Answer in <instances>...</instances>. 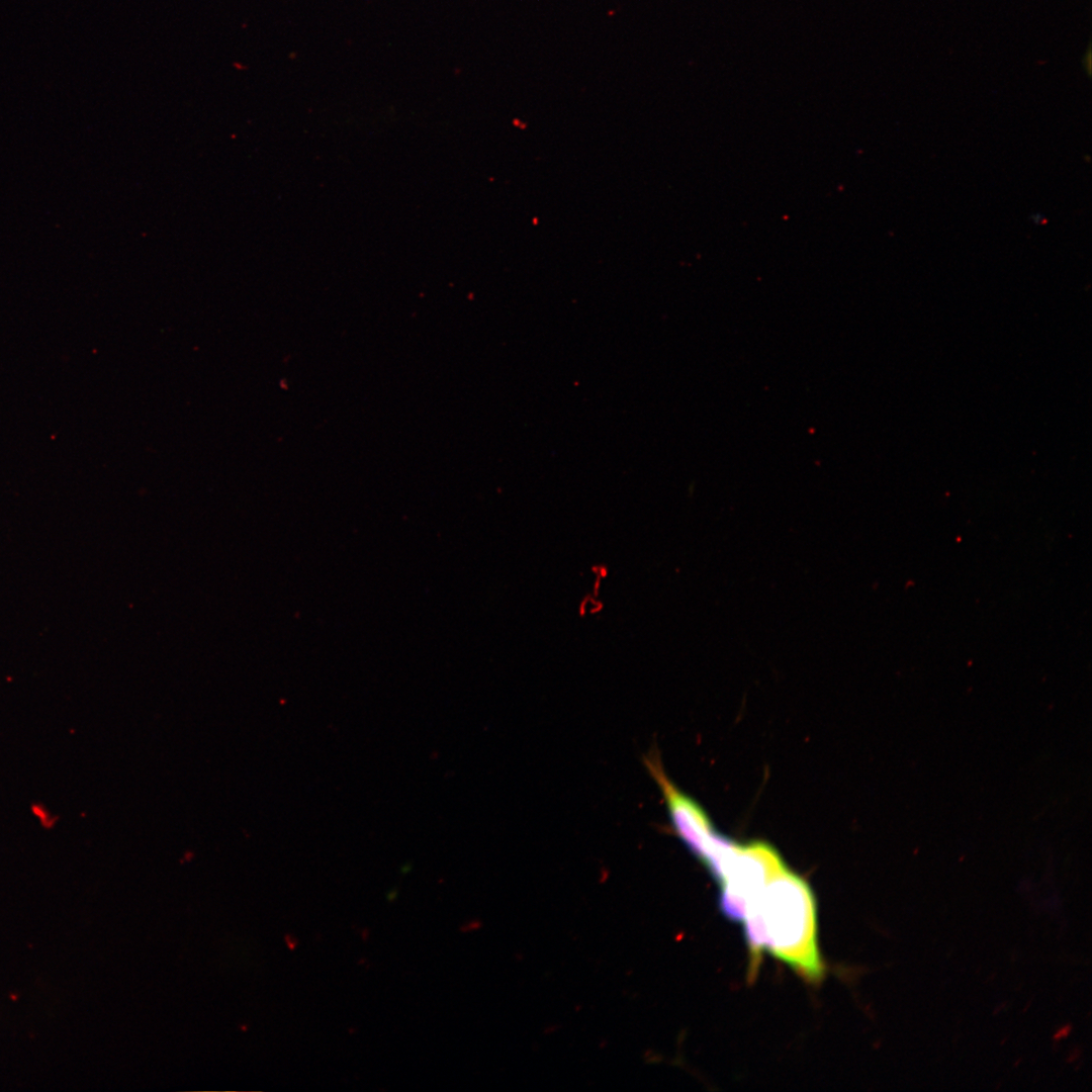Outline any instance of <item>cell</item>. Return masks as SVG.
Returning <instances> with one entry per match:
<instances>
[{
	"instance_id": "3957f363",
	"label": "cell",
	"mask_w": 1092,
	"mask_h": 1092,
	"mask_svg": "<svg viewBox=\"0 0 1092 1092\" xmlns=\"http://www.w3.org/2000/svg\"><path fill=\"white\" fill-rule=\"evenodd\" d=\"M643 763L661 792L674 832L702 861L716 832L710 819L696 801L670 781L655 749L643 757Z\"/></svg>"
},
{
	"instance_id": "6da1fadb",
	"label": "cell",
	"mask_w": 1092,
	"mask_h": 1092,
	"mask_svg": "<svg viewBox=\"0 0 1092 1092\" xmlns=\"http://www.w3.org/2000/svg\"><path fill=\"white\" fill-rule=\"evenodd\" d=\"M742 923L750 969L759 968L767 950L809 983L823 979L816 900L801 876L787 867L779 872L747 906Z\"/></svg>"
},
{
	"instance_id": "7a4b0ae2",
	"label": "cell",
	"mask_w": 1092,
	"mask_h": 1092,
	"mask_svg": "<svg viewBox=\"0 0 1092 1092\" xmlns=\"http://www.w3.org/2000/svg\"><path fill=\"white\" fill-rule=\"evenodd\" d=\"M786 864L769 844H739L720 884L719 908L727 919L742 922L747 906Z\"/></svg>"
},
{
	"instance_id": "277c9868",
	"label": "cell",
	"mask_w": 1092,
	"mask_h": 1092,
	"mask_svg": "<svg viewBox=\"0 0 1092 1092\" xmlns=\"http://www.w3.org/2000/svg\"><path fill=\"white\" fill-rule=\"evenodd\" d=\"M396 896H397V890H395V889H393V890H390V891H389V892L387 893V900H388L389 902H392L393 900H395V899H396Z\"/></svg>"
}]
</instances>
